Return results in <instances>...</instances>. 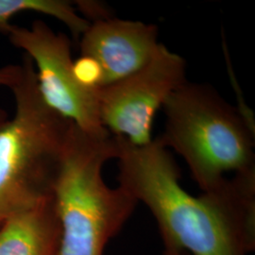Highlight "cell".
<instances>
[{"label":"cell","mask_w":255,"mask_h":255,"mask_svg":"<svg viewBox=\"0 0 255 255\" xmlns=\"http://www.w3.org/2000/svg\"><path fill=\"white\" fill-rule=\"evenodd\" d=\"M158 136L184 159L203 192L218 189L227 173L255 170V126L214 87L184 82L164 102Z\"/></svg>","instance_id":"cell-3"},{"label":"cell","mask_w":255,"mask_h":255,"mask_svg":"<svg viewBox=\"0 0 255 255\" xmlns=\"http://www.w3.org/2000/svg\"><path fill=\"white\" fill-rule=\"evenodd\" d=\"M119 142L111 132L91 134L72 124L51 187L60 228L55 255H103L131 216L135 199L102 176L106 162L119 156Z\"/></svg>","instance_id":"cell-2"},{"label":"cell","mask_w":255,"mask_h":255,"mask_svg":"<svg viewBox=\"0 0 255 255\" xmlns=\"http://www.w3.org/2000/svg\"><path fill=\"white\" fill-rule=\"evenodd\" d=\"M8 118H7V114H6V112L4 111V110L0 109V126H1V124L5 121V120H7Z\"/></svg>","instance_id":"cell-13"},{"label":"cell","mask_w":255,"mask_h":255,"mask_svg":"<svg viewBox=\"0 0 255 255\" xmlns=\"http://www.w3.org/2000/svg\"><path fill=\"white\" fill-rule=\"evenodd\" d=\"M60 228L52 196L0 224V255H55Z\"/></svg>","instance_id":"cell-8"},{"label":"cell","mask_w":255,"mask_h":255,"mask_svg":"<svg viewBox=\"0 0 255 255\" xmlns=\"http://www.w3.org/2000/svg\"><path fill=\"white\" fill-rule=\"evenodd\" d=\"M186 253L183 252H173V251H165L164 250V255H186Z\"/></svg>","instance_id":"cell-12"},{"label":"cell","mask_w":255,"mask_h":255,"mask_svg":"<svg viewBox=\"0 0 255 255\" xmlns=\"http://www.w3.org/2000/svg\"><path fill=\"white\" fill-rule=\"evenodd\" d=\"M186 81L184 59L161 44L141 69L98 88L102 125L135 146L148 144L157 111Z\"/></svg>","instance_id":"cell-6"},{"label":"cell","mask_w":255,"mask_h":255,"mask_svg":"<svg viewBox=\"0 0 255 255\" xmlns=\"http://www.w3.org/2000/svg\"><path fill=\"white\" fill-rule=\"evenodd\" d=\"M6 35L36 65L38 88L49 107L88 133L110 132L101 122L98 88L78 79L68 37L41 20L30 27L12 24Z\"/></svg>","instance_id":"cell-5"},{"label":"cell","mask_w":255,"mask_h":255,"mask_svg":"<svg viewBox=\"0 0 255 255\" xmlns=\"http://www.w3.org/2000/svg\"><path fill=\"white\" fill-rule=\"evenodd\" d=\"M76 5L79 10L84 15L89 23L90 20L94 22L113 18V13L106 4H102L100 1H76Z\"/></svg>","instance_id":"cell-10"},{"label":"cell","mask_w":255,"mask_h":255,"mask_svg":"<svg viewBox=\"0 0 255 255\" xmlns=\"http://www.w3.org/2000/svg\"><path fill=\"white\" fill-rule=\"evenodd\" d=\"M9 89L15 111L0 126V224L51 196L73 122L49 107L38 88L35 65L24 58Z\"/></svg>","instance_id":"cell-4"},{"label":"cell","mask_w":255,"mask_h":255,"mask_svg":"<svg viewBox=\"0 0 255 255\" xmlns=\"http://www.w3.org/2000/svg\"><path fill=\"white\" fill-rule=\"evenodd\" d=\"M33 11L52 16L69 28L75 39L82 37L90 23L80 15L73 4L65 0H0V33L7 34L10 20L16 14Z\"/></svg>","instance_id":"cell-9"},{"label":"cell","mask_w":255,"mask_h":255,"mask_svg":"<svg viewBox=\"0 0 255 255\" xmlns=\"http://www.w3.org/2000/svg\"><path fill=\"white\" fill-rule=\"evenodd\" d=\"M158 27L140 21L110 18L90 23L82 35V57L100 65V87L125 79L146 65L157 52ZM99 87V88H100Z\"/></svg>","instance_id":"cell-7"},{"label":"cell","mask_w":255,"mask_h":255,"mask_svg":"<svg viewBox=\"0 0 255 255\" xmlns=\"http://www.w3.org/2000/svg\"><path fill=\"white\" fill-rule=\"evenodd\" d=\"M22 74V64H9L0 67V86L10 88Z\"/></svg>","instance_id":"cell-11"},{"label":"cell","mask_w":255,"mask_h":255,"mask_svg":"<svg viewBox=\"0 0 255 255\" xmlns=\"http://www.w3.org/2000/svg\"><path fill=\"white\" fill-rule=\"evenodd\" d=\"M119 186L150 210L166 251L192 255H248L255 247V170L236 174L194 197L157 137L135 146L119 136Z\"/></svg>","instance_id":"cell-1"}]
</instances>
